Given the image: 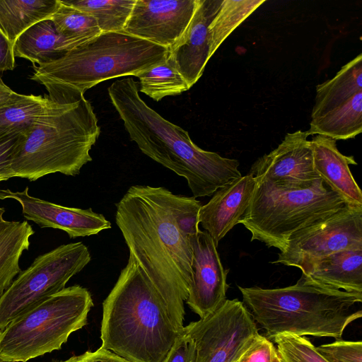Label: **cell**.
Masks as SVG:
<instances>
[{"label": "cell", "mask_w": 362, "mask_h": 362, "mask_svg": "<svg viewBox=\"0 0 362 362\" xmlns=\"http://www.w3.org/2000/svg\"><path fill=\"white\" fill-rule=\"evenodd\" d=\"M196 357L194 342L184 333L177 339L163 362H196Z\"/></svg>", "instance_id": "cell-34"}, {"label": "cell", "mask_w": 362, "mask_h": 362, "mask_svg": "<svg viewBox=\"0 0 362 362\" xmlns=\"http://www.w3.org/2000/svg\"><path fill=\"white\" fill-rule=\"evenodd\" d=\"M135 76L139 80V91L156 102L167 96L180 95L190 88L169 55L163 63L142 71Z\"/></svg>", "instance_id": "cell-25"}, {"label": "cell", "mask_w": 362, "mask_h": 362, "mask_svg": "<svg viewBox=\"0 0 362 362\" xmlns=\"http://www.w3.org/2000/svg\"><path fill=\"white\" fill-rule=\"evenodd\" d=\"M6 199L19 202L27 220L40 228L64 230L70 238L94 235L112 227L102 214L93 211L91 208L68 207L32 197L28 187L21 192L0 189V199Z\"/></svg>", "instance_id": "cell-14"}, {"label": "cell", "mask_w": 362, "mask_h": 362, "mask_svg": "<svg viewBox=\"0 0 362 362\" xmlns=\"http://www.w3.org/2000/svg\"><path fill=\"white\" fill-rule=\"evenodd\" d=\"M276 354V349L273 343L259 334L240 362H273Z\"/></svg>", "instance_id": "cell-33"}, {"label": "cell", "mask_w": 362, "mask_h": 362, "mask_svg": "<svg viewBox=\"0 0 362 362\" xmlns=\"http://www.w3.org/2000/svg\"><path fill=\"white\" fill-rule=\"evenodd\" d=\"M60 362H130L129 361L118 356L114 352L99 348L94 351H86L85 353L72 356Z\"/></svg>", "instance_id": "cell-35"}, {"label": "cell", "mask_w": 362, "mask_h": 362, "mask_svg": "<svg viewBox=\"0 0 362 362\" xmlns=\"http://www.w3.org/2000/svg\"><path fill=\"white\" fill-rule=\"evenodd\" d=\"M23 95V94L18 93L10 88L0 76V107L19 100Z\"/></svg>", "instance_id": "cell-37"}, {"label": "cell", "mask_w": 362, "mask_h": 362, "mask_svg": "<svg viewBox=\"0 0 362 362\" xmlns=\"http://www.w3.org/2000/svg\"><path fill=\"white\" fill-rule=\"evenodd\" d=\"M83 43L59 34L49 18L37 23L22 33L13 45V52L15 57L40 66L59 59Z\"/></svg>", "instance_id": "cell-20"}, {"label": "cell", "mask_w": 362, "mask_h": 362, "mask_svg": "<svg viewBox=\"0 0 362 362\" xmlns=\"http://www.w3.org/2000/svg\"><path fill=\"white\" fill-rule=\"evenodd\" d=\"M92 16L101 33L122 32L136 0H62Z\"/></svg>", "instance_id": "cell-26"}, {"label": "cell", "mask_w": 362, "mask_h": 362, "mask_svg": "<svg viewBox=\"0 0 362 362\" xmlns=\"http://www.w3.org/2000/svg\"><path fill=\"white\" fill-rule=\"evenodd\" d=\"M362 132V90L343 104L311 119L309 135H322L334 140L356 137Z\"/></svg>", "instance_id": "cell-24"}, {"label": "cell", "mask_w": 362, "mask_h": 362, "mask_svg": "<svg viewBox=\"0 0 362 362\" xmlns=\"http://www.w3.org/2000/svg\"><path fill=\"white\" fill-rule=\"evenodd\" d=\"M52 102L48 95H24L19 100L0 107V128L23 132Z\"/></svg>", "instance_id": "cell-29"}, {"label": "cell", "mask_w": 362, "mask_h": 362, "mask_svg": "<svg viewBox=\"0 0 362 362\" xmlns=\"http://www.w3.org/2000/svg\"><path fill=\"white\" fill-rule=\"evenodd\" d=\"M4 213L0 206V295L21 272L20 258L29 249L30 238L35 233L27 221H7Z\"/></svg>", "instance_id": "cell-21"}, {"label": "cell", "mask_w": 362, "mask_h": 362, "mask_svg": "<svg viewBox=\"0 0 362 362\" xmlns=\"http://www.w3.org/2000/svg\"><path fill=\"white\" fill-rule=\"evenodd\" d=\"M202 204L163 187L131 186L116 204L115 221L129 251L162 293L186 301L192 279L190 237Z\"/></svg>", "instance_id": "cell-1"}, {"label": "cell", "mask_w": 362, "mask_h": 362, "mask_svg": "<svg viewBox=\"0 0 362 362\" xmlns=\"http://www.w3.org/2000/svg\"><path fill=\"white\" fill-rule=\"evenodd\" d=\"M91 260L82 242L62 245L37 257L0 295V329L46 298L65 288Z\"/></svg>", "instance_id": "cell-9"}, {"label": "cell", "mask_w": 362, "mask_h": 362, "mask_svg": "<svg viewBox=\"0 0 362 362\" xmlns=\"http://www.w3.org/2000/svg\"><path fill=\"white\" fill-rule=\"evenodd\" d=\"M197 0H136L123 32L171 49L181 39Z\"/></svg>", "instance_id": "cell-12"}, {"label": "cell", "mask_w": 362, "mask_h": 362, "mask_svg": "<svg viewBox=\"0 0 362 362\" xmlns=\"http://www.w3.org/2000/svg\"><path fill=\"white\" fill-rule=\"evenodd\" d=\"M222 0H197L193 17L179 42L169 49L178 71L189 88L202 76L210 54L209 25Z\"/></svg>", "instance_id": "cell-16"}, {"label": "cell", "mask_w": 362, "mask_h": 362, "mask_svg": "<svg viewBox=\"0 0 362 362\" xmlns=\"http://www.w3.org/2000/svg\"><path fill=\"white\" fill-rule=\"evenodd\" d=\"M350 249H362V206L347 204L293 233L272 263L305 274L317 260Z\"/></svg>", "instance_id": "cell-11"}, {"label": "cell", "mask_w": 362, "mask_h": 362, "mask_svg": "<svg viewBox=\"0 0 362 362\" xmlns=\"http://www.w3.org/2000/svg\"><path fill=\"white\" fill-rule=\"evenodd\" d=\"M59 1L58 9L50 18L59 34L86 42L101 33L92 16Z\"/></svg>", "instance_id": "cell-28"}, {"label": "cell", "mask_w": 362, "mask_h": 362, "mask_svg": "<svg viewBox=\"0 0 362 362\" xmlns=\"http://www.w3.org/2000/svg\"><path fill=\"white\" fill-rule=\"evenodd\" d=\"M315 172L324 182L347 204L362 206V192L355 181L350 165H357L353 156L342 154L336 141L322 135L310 140Z\"/></svg>", "instance_id": "cell-18"}, {"label": "cell", "mask_w": 362, "mask_h": 362, "mask_svg": "<svg viewBox=\"0 0 362 362\" xmlns=\"http://www.w3.org/2000/svg\"><path fill=\"white\" fill-rule=\"evenodd\" d=\"M184 333L194 342L196 362H238L259 334L250 312L236 298L185 326Z\"/></svg>", "instance_id": "cell-10"}, {"label": "cell", "mask_w": 362, "mask_h": 362, "mask_svg": "<svg viewBox=\"0 0 362 362\" xmlns=\"http://www.w3.org/2000/svg\"><path fill=\"white\" fill-rule=\"evenodd\" d=\"M185 302L158 289L129 255L103 303L100 347L130 362H163L184 334Z\"/></svg>", "instance_id": "cell-2"}, {"label": "cell", "mask_w": 362, "mask_h": 362, "mask_svg": "<svg viewBox=\"0 0 362 362\" xmlns=\"http://www.w3.org/2000/svg\"><path fill=\"white\" fill-rule=\"evenodd\" d=\"M238 362H240V361H238Z\"/></svg>", "instance_id": "cell-39"}, {"label": "cell", "mask_w": 362, "mask_h": 362, "mask_svg": "<svg viewBox=\"0 0 362 362\" xmlns=\"http://www.w3.org/2000/svg\"><path fill=\"white\" fill-rule=\"evenodd\" d=\"M359 90H362L361 54L344 65L333 78L316 86L311 119L343 104Z\"/></svg>", "instance_id": "cell-22"}, {"label": "cell", "mask_w": 362, "mask_h": 362, "mask_svg": "<svg viewBox=\"0 0 362 362\" xmlns=\"http://www.w3.org/2000/svg\"><path fill=\"white\" fill-rule=\"evenodd\" d=\"M21 132L0 128V182L11 178V165Z\"/></svg>", "instance_id": "cell-32"}, {"label": "cell", "mask_w": 362, "mask_h": 362, "mask_svg": "<svg viewBox=\"0 0 362 362\" xmlns=\"http://www.w3.org/2000/svg\"><path fill=\"white\" fill-rule=\"evenodd\" d=\"M347 204L321 178L308 182L260 180L239 223L251 233L252 241L281 252L293 233Z\"/></svg>", "instance_id": "cell-7"}, {"label": "cell", "mask_w": 362, "mask_h": 362, "mask_svg": "<svg viewBox=\"0 0 362 362\" xmlns=\"http://www.w3.org/2000/svg\"><path fill=\"white\" fill-rule=\"evenodd\" d=\"M107 93L130 139L144 154L184 177L194 198L211 196L242 176L238 160L201 148L186 130L150 107L132 78L115 81Z\"/></svg>", "instance_id": "cell-3"}, {"label": "cell", "mask_w": 362, "mask_h": 362, "mask_svg": "<svg viewBox=\"0 0 362 362\" xmlns=\"http://www.w3.org/2000/svg\"><path fill=\"white\" fill-rule=\"evenodd\" d=\"M272 339L282 362H329L305 337L278 334Z\"/></svg>", "instance_id": "cell-30"}, {"label": "cell", "mask_w": 362, "mask_h": 362, "mask_svg": "<svg viewBox=\"0 0 362 362\" xmlns=\"http://www.w3.org/2000/svg\"><path fill=\"white\" fill-rule=\"evenodd\" d=\"M169 49L124 32L101 33L59 59L33 65L30 79L43 85L49 98L59 101L85 93L102 81L138 73L165 62Z\"/></svg>", "instance_id": "cell-6"}, {"label": "cell", "mask_w": 362, "mask_h": 362, "mask_svg": "<svg viewBox=\"0 0 362 362\" xmlns=\"http://www.w3.org/2000/svg\"><path fill=\"white\" fill-rule=\"evenodd\" d=\"M238 288L243 303L270 339L278 334L341 339L346 327L362 317L356 304L362 293L318 284L303 274L294 285L278 288Z\"/></svg>", "instance_id": "cell-5"}, {"label": "cell", "mask_w": 362, "mask_h": 362, "mask_svg": "<svg viewBox=\"0 0 362 362\" xmlns=\"http://www.w3.org/2000/svg\"><path fill=\"white\" fill-rule=\"evenodd\" d=\"M302 274L327 287L362 293V249L334 252L315 262Z\"/></svg>", "instance_id": "cell-19"}, {"label": "cell", "mask_w": 362, "mask_h": 362, "mask_svg": "<svg viewBox=\"0 0 362 362\" xmlns=\"http://www.w3.org/2000/svg\"><path fill=\"white\" fill-rule=\"evenodd\" d=\"M98 119L83 93L52 103L21 132L11 178L35 181L59 173L76 176L92 161L90 151L100 134Z\"/></svg>", "instance_id": "cell-4"}, {"label": "cell", "mask_w": 362, "mask_h": 362, "mask_svg": "<svg viewBox=\"0 0 362 362\" xmlns=\"http://www.w3.org/2000/svg\"><path fill=\"white\" fill-rule=\"evenodd\" d=\"M93 306L90 293L79 285L46 298L0 329V362H27L61 349L87 325Z\"/></svg>", "instance_id": "cell-8"}, {"label": "cell", "mask_w": 362, "mask_h": 362, "mask_svg": "<svg viewBox=\"0 0 362 362\" xmlns=\"http://www.w3.org/2000/svg\"><path fill=\"white\" fill-rule=\"evenodd\" d=\"M316 349L329 362H362L361 341L337 339Z\"/></svg>", "instance_id": "cell-31"}, {"label": "cell", "mask_w": 362, "mask_h": 362, "mask_svg": "<svg viewBox=\"0 0 362 362\" xmlns=\"http://www.w3.org/2000/svg\"><path fill=\"white\" fill-rule=\"evenodd\" d=\"M256 179L247 174L218 188L199 212V224L217 247L220 240L245 216L250 203Z\"/></svg>", "instance_id": "cell-17"}, {"label": "cell", "mask_w": 362, "mask_h": 362, "mask_svg": "<svg viewBox=\"0 0 362 362\" xmlns=\"http://www.w3.org/2000/svg\"><path fill=\"white\" fill-rule=\"evenodd\" d=\"M13 45L0 30V71L14 69Z\"/></svg>", "instance_id": "cell-36"}, {"label": "cell", "mask_w": 362, "mask_h": 362, "mask_svg": "<svg viewBox=\"0 0 362 362\" xmlns=\"http://www.w3.org/2000/svg\"><path fill=\"white\" fill-rule=\"evenodd\" d=\"M192 279L185 301L200 319L216 310L226 300L227 274L213 239L205 230L190 237Z\"/></svg>", "instance_id": "cell-13"}, {"label": "cell", "mask_w": 362, "mask_h": 362, "mask_svg": "<svg viewBox=\"0 0 362 362\" xmlns=\"http://www.w3.org/2000/svg\"><path fill=\"white\" fill-rule=\"evenodd\" d=\"M264 2V0H222L209 25L211 57L229 35Z\"/></svg>", "instance_id": "cell-27"}, {"label": "cell", "mask_w": 362, "mask_h": 362, "mask_svg": "<svg viewBox=\"0 0 362 362\" xmlns=\"http://www.w3.org/2000/svg\"><path fill=\"white\" fill-rule=\"evenodd\" d=\"M59 5V0H0V30L13 45L29 28L51 18Z\"/></svg>", "instance_id": "cell-23"}, {"label": "cell", "mask_w": 362, "mask_h": 362, "mask_svg": "<svg viewBox=\"0 0 362 362\" xmlns=\"http://www.w3.org/2000/svg\"><path fill=\"white\" fill-rule=\"evenodd\" d=\"M308 131L287 134L281 144L252 165L249 173L257 181L308 182L320 178L313 164Z\"/></svg>", "instance_id": "cell-15"}, {"label": "cell", "mask_w": 362, "mask_h": 362, "mask_svg": "<svg viewBox=\"0 0 362 362\" xmlns=\"http://www.w3.org/2000/svg\"><path fill=\"white\" fill-rule=\"evenodd\" d=\"M273 362H282L281 358H279L278 354H277V351H276V355L274 356V357L273 358Z\"/></svg>", "instance_id": "cell-38"}]
</instances>
